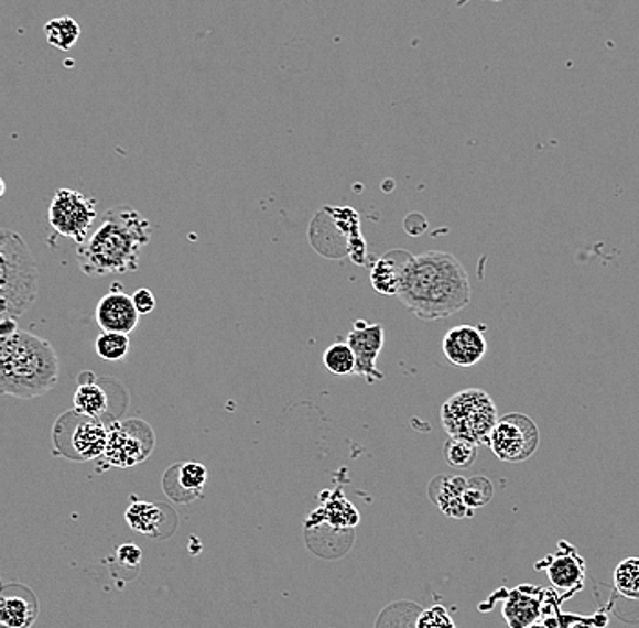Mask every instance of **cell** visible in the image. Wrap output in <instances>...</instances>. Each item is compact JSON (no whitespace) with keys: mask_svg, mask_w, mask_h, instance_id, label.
I'll return each instance as SVG.
<instances>
[{"mask_svg":"<svg viewBox=\"0 0 639 628\" xmlns=\"http://www.w3.org/2000/svg\"><path fill=\"white\" fill-rule=\"evenodd\" d=\"M414 628H456V625H454L453 618L448 616L447 610L442 605H436V607H431L420 613Z\"/></svg>","mask_w":639,"mask_h":628,"instance_id":"4316f807","label":"cell"},{"mask_svg":"<svg viewBox=\"0 0 639 628\" xmlns=\"http://www.w3.org/2000/svg\"><path fill=\"white\" fill-rule=\"evenodd\" d=\"M207 484V469L196 462L173 465L164 476L165 495L178 504L198 500Z\"/></svg>","mask_w":639,"mask_h":628,"instance_id":"5bb4252c","label":"cell"},{"mask_svg":"<svg viewBox=\"0 0 639 628\" xmlns=\"http://www.w3.org/2000/svg\"><path fill=\"white\" fill-rule=\"evenodd\" d=\"M445 459L454 469H469L478 456V445L467 440L448 438L444 447Z\"/></svg>","mask_w":639,"mask_h":628,"instance_id":"d4e9b609","label":"cell"},{"mask_svg":"<svg viewBox=\"0 0 639 628\" xmlns=\"http://www.w3.org/2000/svg\"><path fill=\"white\" fill-rule=\"evenodd\" d=\"M155 433L150 423L133 418L126 422L109 423L108 445L104 453V467L129 469L142 464L155 451Z\"/></svg>","mask_w":639,"mask_h":628,"instance_id":"52a82bcc","label":"cell"},{"mask_svg":"<svg viewBox=\"0 0 639 628\" xmlns=\"http://www.w3.org/2000/svg\"><path fill=\"white\" fill-rule=\"evenodd\" d=\"M151 224L137 209L111 207L91 235L77 246V263L88 277L134 273L140 251L150 243Z\"/></svg>","mask_w":639,"mask_h":628,"instance_id":"7a4b0ae2","label":"cell"},{"mask_svg":"<svg viewBox=\"0 0 639 628\" xmlns=\"http://www.w3.org/2000/svg\"><path fill=\"white\" fill-rule=\"evenodd\" d=\"M489 447L501 462L521 464L532 458L540 447V429L531 416L509 412L498 418L490 434Z\"/></svg>","mask_w":639,"mask_h":628,"instance_id":"ba28073f","label":"cell"},{"mask_svg":"<svg viewBox=\"0 0 639 628\" xmlns=\"http://www.w3.org/2000/svg\"><path fill=\"white\" fill-rule=\"evenodd\" d=\"M133 304L137 311H139V314L153 313L156 307L155 294L151 293L150 289H139L133 294Z\"/></svg>","mask_w":639,"mask_h":628,"instance_id":"f1b7e54d","label":"cell"},{"mask_svg":"<svg viewBox=\"0 0 639 628\" xmlns=\"http://www.w3.org/2000/svg\"><path fill=\"white\" fill-rule=\"evenodd\" d=\"M440 420L448 438L489 445L490 434L498 422V409L487 392L473 387L448 398L440 409Z\"/></svg>","mask_w":639,"mask_h":628,"instance_id":"5b68a950","label":"cell"},{"mask_svg":"<svg viewBox=\"0 0 639 628\" xmlns=\"http://www.w3.org/2000/svg\"><path fill=\"white\" fill-rule=\"evenodd\" d=\"M39 618V602L32 588L13 583L2 587L0 596V627L30 628Z\"/></svg>","mask_w":639,"mask_h":628,"instance_id":"4fadbf2b","label":"cell"},{"mask_svg":"<svg viewBox=\"0 0 639 628\" xmlns=\"http://www.w3.org/2000/svg\"><path fill=\"white\" fill-rule=\"evenodd\" d=\"M465 487H467V479L464 476H438L433 479L429 495L444 515L459 520L473 512L464 500Z\"/></svg>","mask_w":639,"mask_h":628,"instance_id":"2e32d148","label":"cell"},{"mask_svg":"<svg viewBox=\"0 0 639 628\" xmlns=\"http://www.w3.org/2000/svg\"><path fill=\"white\" fill-rule=\"evenodd\" d=\"M492 495H495V487L490 484L489 478H485V476H475V478L467 479L464 500L469 509L485 507V505L492 500Z\"/></svg>","mask_w":639,"mask_h":628,"instance_id":"484cf974","label":"cell"},{"mask_svg":"<svg viewBox=\"0 0 639 628\" xmlns=\"http://www.w3.org/2000/svg\"><path fill=\"white\" fill-rule=\"evenodd\" d=\"M117 560H119L120 565L137 569L142 562V551L134 543H126V545L119 546Z\"/></svg>","mask_w":639,"mask_h":628,"instance_id":"83f0119b","label":"cell"},{"mask_svg":"<svg viewBox=\"0 0 639 628\" xmlns=\"http://www.w3.org/2000/svg\"><path fill=\"white\" fill-rule=\"evenodd\" d=\"M58 356L50 342L26 331L0 340V391L19 400L44 397L57 386Z\"/></svg>","mask_w":639,"mask_h":628,"instance_id":"3957f363","label":"cell"},{"mask_svg":"<svg viewBox=\"0 0 639 628\" xmlns=\"http://www.w3.org/2000/svg\"><path fill=\"white\" fill-rule=\"evenodd\" d=\"M95 349L100 360L104 361H120L124 360L131 349V340L129 335L124 333H111V331H102L95 342Z\"/></svg>","mask_w":639,"mask_h":628,"instance_id":"7402d4cb","label":"cell"},{"mask_svg":"<svg viewBox=\"0 0 639 628\" xmlns=\"http://www.w3.org/2000/svg\"><path fill=\"white\" fill-rule=\"evenodd\" d=\"M614 585L621 596L639 599V557H627L616 566Z\"/></svg>","mask_w":639,"mask_h":628,"instance_id":"cb8c5ba5","label":"cell"},{"mask_svg":"<svg viewBox=\"0 0 639 628\" xmlns=\"http://www.w3.org/2000/svg\"><path fill=\"white\" fill-rule=\"evenodd\" d=\"M109 425L100 418L84 416L77 411L63 414L53 429L55 451L73 462L102 458L108 445Z\"/></svg>","mask_w":639,"mask_h":628,"instance_id":"8992f818","label":"cell"},{"mask_svg":"<svg viewBox=\"0 0 639 628\" xmlns=\"http://www.w3.org/2000/svg\"><path fill=\"white\" fill-rule=\"evenodd\" d=\"M540 614V605L537 599L531 596L515 591L503 608V616H506L507 624L511 628H526L534 624V619Z\"/></svg>","mask_w":639,"mask_h":628,"instance_id":"ffe728a7","label":"cell"},{"mask_svg":"<svg viewBox=\"0 0 639 628\" xmlns=\"http://www.w3.org/2000/svg\"><path fill=\"white\" fill-rule=\"evenodd\" d=\"M398 299L416 318H448L470 304L469 277L451 252H423L411 258Z\"/></svg>","mask_w":639,"mask_h":628,"instance_id":"6da1fadb","label":"cell"},{"mask_svg":"<svg viewBox=\"0 0 639 628\" xmlns=\"http://www.w3.org/2000/svg\"><path fill=\"white\" fill-rule=\"evenodd\" d=\"M44 35L53 47L69 52L77 46L78 39H80V26L72 17H58V19L47 22L44 26Z\"/></svg>","mask_w":639,"mask_h":628,"instance_id":"44dd1931","label":"cell"},{"mask_svg":"<svg viewBox=\"0 0 639 628\" xmlns=\"http://www.w3.org/2000/svg\"><path fill=\"white\" fill-rule=\"evenodd\" d=\"M47 220L61 237L83 243L91 235V227L97 220V204L94 198L64 187L53 195Z\"/></svg>","mask_w":639,"mask_h":628,"instance_id":"9c48e42d","label":"cell"},{"mask_svg":"<svg viewBox=\"0 0 639 628\" xmlns=\"http://www.w3.org/2000/svg\"><path fill=\"white\" fill-rule=\"evenodd\" d=\"M413 255L403 249L389 251L372 266L371 283L375 291L386 296H398L402 288L403 274Z\"/></svg>","mask_w":639,"mask_h":628,"instance_id":"9a60e30c","label":"cell"},{"mask_svg":"<svg viewBox=\"0 0 639 628\" xmlns=\"http://www.w3.org/2000/svg\"><path fill=\"white\" fill-rule=\"evenodd\" d=\"M324 366L335 377L356 375V356L349 344H333L324 353Z\"/></svg>","mask_w":639,"mask_h":628,"instance_id":"603a6c76","label":"cell"},{"mask_svg":"<svg viewBox=\"0 0 639 628\" xmlns=\"http://www.w3.org/2000/svg\"><path fill=\"white\" fill-rule=\"evenodd\" d=\"M126 521L139 534L160 538V531H162L165 521L164 509L160 505L150 504V501L134 500L126 510Z\"/></svg>","mask_w":639,"mask_h":628,"instance_id":"ac0fdd59","label":"cell"},{"mask_svg":"<svg viewBox=\"0 0 639 628\" xmlns=\"http://www.w3.org/2000/svg\"><path fill=\"white\" fill-rule=\"evenodd\" d=\"M568 628H598L593 624H585V621H576V624L571 625Z\"/></svg>","mask_w":639,"mask_h":628,"instance_id":"f546056e","label":"cell"},{"mask_svg":"<svg viewBox=\"0 0 639 628\" xmlns=\"http://www.w3.org/2000/svg\"><path fill=\"white\" fill-rule=\"evenodd\" d=\"M95 318L102 331L129 335L139 325L140 314L134 307L133 296L122 293L120 288H113L98 300Z\"/></svg>","mask_w":639,"mask_h":628,"instance_id":"7c38bea8","label":"cell"},{"mask_svg":"<svg viewBox=\"0 0 639 628\" xmlns=\"http://www.w3.org/2000/svg\"><path fill=\"white\" fill-rule=\"evenodd\" d=\"M442 350L453 366L473 367L487 355V340L475 325H456L442 340Z\"/></svg>","mask_w":639,"mask_h":628,"instance_id":"8fae6325","label":"cell"},{"mask_svg":"<svg viewBox=\"0 0 639 628\" xmlns=\"http://www.w3.org/2000/svg\"><path fill=\"white\" fill-rule=\"evenodd\" d=\"M39 294V268L32 249L19 232L0 231V313L21 318L32 310Z\"/></svg>","mask_w":639,"mask_h":628,"instance_id":"277c9868","label":"cell"},{"mask_svg":"<svg viewBox=\"0 0 639 628\" xmlns=\"http://www.w3.org/2000/svg\"><path fill=\"white\" fill-rule=\"evenodd\" d=\"M108 392L97 381H80L73 397V411L89 418H100L108 412Z\"/></svg>","mask_w":639,"mask_h":628,"instance_id":"d6986e66","label":"cell"},{"mask_svg":"<svg viewBox=\"0 0 639 628\" xmlns=\"http://www.w3.org/2000/svg\"><path fill=\"white\" fill-rule=\"evenodd\" d=\"M347 344L356 356V375L366 378L369 383L382 380L383 375L377 366L378 355L383 347L382 325L356 322L355 329L347 336Z\"/></svg>","mask_w":639,"mask_h":628,"instance_id":"30bf717a","label":"cell"},{"mask_svg":"<svg viewBox=\"0 0 639 628\" xmlns=\"http://www.w3.org/2000/svg\"><path fill=\"white\" fill-rule=\"evenodd\" d=\"M546 572L552 585L562 591H576L585 580V565L582 557L576 556L573 551L554 557V562L546 566Z\"/></svg>","mask_w":639,"mask_h":628,"instance_id":"e0dca14e","label":"cell"}]
</instances>
